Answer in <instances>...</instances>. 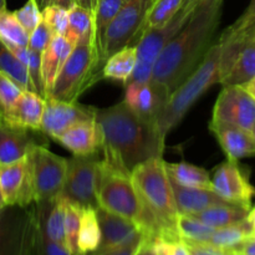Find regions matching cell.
<instances>
[{
	"instance_id": "cell-1",
	"label": "cell",
	"mask_w": 255,
	"mask_h": 255,
	"mask_svg": "<svg viewBox=\"0 0 255 255\" xmlns=\"http://www.w3.org/2000/svg\"><path fill=\"white\" fill-rule=\"evenodd\" d=\"M223 0H206L167 42L157 59L151 81L168 97L201 65L214 44Z\"/></svg>"
},
{
	"instance_id": "cell-2",
	"label": "cell",
	"mask_w": 255,
	"mask_h": 255,
	"mask_svg": "<svg viewBox=\"0 0 255 255\" xmlns=\"http://www.w3.org/2000/svg\"><path fill=\"white\" fill-rule=\"evenodd\" d=\"M96 121L102 129V159L131 174L138 164L163 157L166 137L157 124L134 114L124 101L107 109H97Z\"/></svg>"
},
{
	"instance_id": "cell-3",
	"label": "cell",
	"mask_w": 255,
	"mask_h": 255,
	"mask_svg": "<svg viewBox=\"0 0 255 255\" xmlns=\"http://www.w3.org/2000/svg\"><path fill=\"white\" fill-rule=\"evenodd\" d=\"M134 189L144 207L142 231L148 238H179L178 211L163 157L151 158L131 172Z\"/></svg>"
},
{
	"instance_id": "cell-4",
	"label": "cell",
	"mask_w": 255,
	"mask_h": 255,
	"mask_svg": "<svg viewBox=\"0 0 255 255\" xmlns=\"http://www.w3.org/2000/svg\"><path fill=\"white\" fill-rule=\"evenodd\" d=\"M221 81V45L214 41L198 67L174 90L157 117L159 132L167 137L197 100Z\"/></svg>"
},
{
	"instance_id": "cell-5",
	"label": "cell",
	"mask_w": 255,
	"mask_h": 255,
	"mask_svg": "<svg viewBox=\"0 0 255 255\" xmlns=\"http://www.w3.org/2000/svg\"><path fill=\"white\" fill-rule=\"evenodd\" d=\"M97 207L131 219L141 228L144 207L132 183L131 174L115 168L102 158L97 187Z\"/></svg>"
},
{
	"instance_id": "cell-6",
	"label": "cell",
	"mask_w": 255,
	"mask_h": 255,
	"mask_svg": "<svg viewBox=\"0 0 255 255\" xmlns=\"http://www.w3.org/2000/svg\"><path fill=\"white\" fill-rule=\"evenodd\" d=\"M101 77L95 47L92 45H77L65 61L46 97L76 102L80 95Z\"/></svg>"
},
{
	"instance_id": "cell-7",
	"label": "cell",
	"mask_w": 255,
	"mask_h": 255,
	"mask_svg": "<svg viewBox=\"0 0 255 255\" xmlns=\"http://www.w3.org/2000/svg\"><path fill=\"white\" fill-rule=\"evenodd\" d=\"M101 158L99 153H95L90 156H74L67 159L66 178L60 196L82 208H97Z\"/></svg>"
},
{
	"instance_id": "cell-8",
	"label": "cell",
	"mask_w": 255,
	"mask_h": 255,
	"mask_svg": "<svg viewBox=\"0 0 255 255\" xmlns=\"http://www.w3.org/2000/svg\"><path fill=\"white\" fill-rule=\"evenodd\" d=\"M32 168L35 203L51 202L61 194L67 159L52 153L45 144H34L27 152Z\"/></svg>"
},
{
	"instance_id": "cell-9",
	"label": "cell",
	"mask_w": 255,
	"mask_h": 255,
	"mask_svg": "<svg viewBox=\"0 0 255 255\" xmlns=\"http://www.w3.org/2000/svg\"><path fill=\"white\" fill-rule=\"evenodd\" d=\"M191 14H186L179 10L173 19L164 26L158 29L144 30L136 41V66L128 82L143 84L151 80L153 66L161 55L162 50L173 35L183 26Z\"/></svg>"
},
{
	"instance_id": "cell-10",
	"label": "cell",
	"mask_w": 255,
	"mask_h": 255,
	"mask_svg": "<svg viewBox=\"0 0 255 255\" xmlns=\"http://www.w3.org/2000/svg\"><path fill=\"white\" fill-rule=\"evenodd\" d=\"M154 0H127L114 21L110 25L106 35L105 59L126 46H134L143 25L144 17Z\"/></svg>"
},
{
	"instance_id": "cell-11",
	"label": "cell",
	"mask_w": 255,
	"mask_h": 255,
	"mask_svg": "<svg viewBox=\"0 0 255 255\" xmlns=\"http://www.w3.org/2000/svg\"><path fill=\"white\" fill-rule=\"evenodd\" d=\"M211 188L223 201L246 209L252 208L255 187L249 178V171L239 161H224L211 174Z\"/></svg>"
},
{
	"instance_id": "cell-12",
	"label": "cell",
	"mask_w": 255,
	"mask_h": 255,
	"mask_svg": "<svg viewBox=\"0 0 255 255\" xmlns=\"http://www.w3.org/2000/svg\"><path fill=\"white\" fill-rule=\"evenodd\" d=\"M212 121L251 131L255 124V100L243 86H226L213 109Z\"/></svg>"
},
{
	"instance_id": "cell-13",
	"label": "cell",
	"mask_w": 255,
	"mask_h": 255,
	"mask_svg": "<svg viewBox=\"0 0 255 255\" xmlns=\"http://www.w3.org/2000/svg\"><path fill=\"white\" fill-rule=\"evenodd\" d=\"M0 188L6 206L27 208L35 203L32 168L27 154L11 163L0 164Z\"/></svg>"
},
{
	"instance_id": "cell-14",
	"label": "cell",
	"mask_w": 255,
	"mask_h": 255,
	"mask_svg": "<svg viewBox=\"0 0 255 255\" xmlns=\"http://www.w3.org/2000/svg\"><path fill=\"white\" fill-rule=\"evenodd\" d=\"M96 111L95 107L85 106L77 101L65 102L46 97L40 131L56 141L57 137L72 125L96 119Z\"/></svg>"
},
{
	"instance_id": "cell-15",
	"label": "cell",
	"mask_w": 255,
	"mask_h": 255,
	"mask_svg": "<svg viewBox=\"0 0 255 255\" xmlns=\"http://www.w3.org/2000/svg\"><path fill=\"white\" fill-rule=\"evenodd\" d=\"M168 100V95L157 84L148 82L125 84L124 102L142 119L157 124V117Z\"/></svg>"
},
{
	"instance_id": "cell-16",
	"label": "cell",
	"mask_w": 255,
	"mask_h": 255,
	"mask_svg": "<svg viewBox=\"0 0 255 255\" xmlns=\"http://www.w3.org/2000/svg\"><path fill=\"white\" fill-rule=\"evenodd\" d=\"M96 213L101 229V243L97 251L116 248L147 237L138 224L131 219L117 216L100 207L96 208Z\"/></svg>"
},
{
	"instance_id": "cell-17",
	"label": "cell",
	"mask_w": 255,
	"mask_h": 255,
	"mask_svg": "<svg viewBox=\"0 0 255 255\" xmlns=\"http://www.w3.org/2000/svg\"><path fill=\"white\" fill-rule=\"evenodd\" d=\"M37 132L14 126L2 119L0 114V164L11 163L25 157L34 144H45L44 137H37Z\"/></svg>"
},
{
	"instance_id": "cell-18",
	"label": "cell",
	"mask_w": 255,
	"mask_h": 255,
	"mask_svg": "<svg viewBox=\"0 0 255 255\" xmlns=\"http://www.w3.org/2000/svg\"><path fill=\"white\" fill-rule=\"evenodd\" d=\"M56 141L74 156H90L101 152L104 136L101 126L95 119L72 125Z\"/></svg>"
},
{
	"instance_id": "cell-19",
	"label": "cell",
	"mask_w": 255,
	"mask_h": 255,
	"mask_svg": "<svg viewBox=\"0 0 255 255\" xmlns=\"http://www.w3.org/2000/svg\"><path fill=\"white\" fill-rule=\"evenodd\" d=\"M44 106V97L34 91L24 90L12 106L0 114L5 121L14 126L31 129V131H40Z\"/></svg>"
},
{
	"instance_id": "cell-20",
	"label": "cell",
	"mask_w": 255,
	"mask_h": 255,
	"mask_svg": "<svg viewBox=\"0 0 255 255\" xmlns=\"http://www.w3.org/2000/svg\"><path fill=\"white\" fill-rule=\"evenodd\" d=\"M209 129L216 136L229 161H239L246 157L255 156V144L249 131L214 121L209 122Z\"/></svg>"
},
{
	"instance_id": "cell-21",
	"label": "cell",
	"mask_w": 255,
	"mask_h": 255,
	"mask_svg": "<svg viewBox=\"0 0 255 255\" xmlns=\"http://www.w3.org/2000/svg\"><path fill=\"white\" fill-rule=\"evenodd\" d=\"M172 191H173L174 201L177 204V211L179 214H194L204 211L212 206L222 203H228L223 201L218 194L214 193L212 189L203 188H188V187H182L179 184L174 183L171 178Z\"/></svg>"
},
{
	"instance_id": "cell-22",
	"label": "cell",
	"mask_w": 255,
	"mask_h": 255,
	"mask_svg": "<svg viewBox=\"0 0 255 255\" xmlns=\"http://www.w3.org/2000/svg\"><path fill=\"white\" fill-rule=\"evenodd\" d=\"M126 1L127 0H97L96 2L94 10V47L99 59L100 71H102V67L106 62L105 49L107 30Z\"/></svg>"
},
{
	"instance_id": "cell-23",
	"label": "cell",
	"mask_w": 255,
	"mask_h": 255,
	"mask_svg": "<svg viewBox=\"0 0 255 255\" xmlns=\"http://www.w3.org/2000/svg\"><path fill=\"white\" fill-rule=\"evenodd\" d=\"M72 49L74 46L64 36L57 35L52 37L50 44L41 52V76L46 96Z\"/></svg>"
},
{
	"instance_id": "cell-24",
	"label": "cell",
	"mask_w": 255,
	"mask_h": 255,
	"mask_svg": "<svg viewBox=\"0 0 255 255\" xmlns=\"http://www.w3.org/2000/svg\"><path fill=\"white\" fill-rule=\"evenodd\" d=\"M40 239H41V228H40L37 208L36 206L31 208L27 207L21 232L5 255H41Z\"/></svg>"
},
{
	"instance_id": "cell-25",
	"label": "cell",
	"mask_w": 255,
	"mask_h": 255,
	"mask_svg": "<svg viewBox=\"0 0 255 255\" xmlns=\"http://www.w3.org/2000/svg\"><path fill=\"white\" fill-rule=\"evenodd\" d=\"M253 77H255V31L237 55L231 69L219 84L223 87L243 86Z\"/></svg>"
},
{
	"instance_id": "cell-26",
	"label": "cell",
	"mask_w": 255,
	"mask_h": 255,
	"mask_svg": "<svg viewBox=\"0 0 255 255\" xmlns=\"http://www.w3.org/2000/svg\"><path fill=\"white\" fill-rule=\"evenodd\" d=\"M64 37L72 45L94 46V12L79 5L69 9V22Z\"/></svg>"
},
{
	"instance_id": "cell-27",
	"label": "cell",
	"mask_w": 255,
	"mask_h": 255,
	"mask_svg": "<svg viewBox=\"0 0 255 255\" xmlns=\"http://www.w3.org/2000/svg\"><path fill=\"white\" fill-rule=\"evenodd\" d=\"M136 46H126L107 57L102 67V79L127 84L136 66Z\"/></svg>"
},
{
	"instance_id": "cell-28",
	"label": "cell",
	"mask_w": 255,
	"mask_h": 255,
	"mask_svg": "<svg viewBox=\"0 0 255 255\" xmlns=\"http://www.w3.org/2000/svg\"><path fill=\"white\" fill-rule=\"evenodd\" d=\"M249 209L231 203H222L212 206L199 213L194 214L197 219L214 229L233 226L246 221Z\"/></svg>"
},
{
	"instance_id": "cell-29",
	"label": "cell",
	"mask_w": 255,
	"mask_h": 255,
	"mask_svg": "<svg viewBox=\"0 0 255 255\" xmlns=\"http://www.w3.org/2000/svg\"><path fill=\"white\" fill-rule=\"evenodd\" d=\"M101 243V229L96 208L85 207L81 209L79 236H77V251L79 255H89L99 249Z\"/></svg>"
},
{
	"instance_id": "cell-30",
	"label": "cell",
	"mask_w": 255,
	"mask_h": 255,
	"mask_svg": "<svg viewBox=\"0 0 255 255\" xmlns=\"http://www.w3.org/2000/svg\"><path fill=\"white\" fill-rule=\"evenodd\" d=\"M166 169L169 178L174 183L188 188H211V173L202 167L194 166L188 162H179V163H167Z\"/></svg>"
},
{
	"instance_id": "cell-31",
	"label": "cell",
	"mask_w": 255,
	"mask_h": 255,
	"mask_svg": "<svg viewBox=\"0 0 255 255\" xmlns=\"http://www.w3.org/2000/svg\"><path fill=\"white\" fill-rule=\"evenodd\" d=\"M26 208L6 206L0 211V255H5L19 237Z\"/></svg>"
},
{
	"instance_id": "cell-32",
	"label": "cell",
	"mask_w": 255,
	"mask_h": 255,
	"mask_svg": "<svg viewBox=\"0 0 255 255\" xmlns=\"http://www.w3.org/2000/svg\"><path fill=\"white\" fill-rule=\"evenodd\" d=\"M252 234L254 233L252 231L251 226H249L248 221L246 219L241 223L216 229L208 243L221 249H224V251L232 252L238 248Z\"/></svg>"
},
{
	"instance_id": "cell-33",
	"label": "cell",
	"mask_w": 255,
	"mask_h": 255,
	"mask_svg": "<svg viewBox=\"0 0 255 255\" xmlns=\"http://www.w3.org/2000/svg\"><path fill=\"white\" fill-rule=\"evenodd\" d=\"M182 5H183V0H154L144 17L139 36L144 30L158 29L168 24L173 19L174 15L181 10Z\"/></svg>"
},
{
	"instance_id": "cell-34",
	"label": "cell",
	"mask_w": 255,
	"mask_h": 255,
	"mask_svg": "<svg viewBox=\"0 0 255 255\" xmlns=\"http://www.w3.org/2000/svg\"><path fill=\"white\" fill-rule=\"evenodd\" d=\"M176 227L179 238L186 243H208L216 231L189 214H178Z\"/></svg>"
},
{
	"instance_id": "cell-35",
	"label": "cell",
	"mask_w": 255,
	"mask_h": 255,
	"mask_svg": "<svg viewBox=\"0 0 255 255\" xmlns=\"http://www.w3.org/2000/svg\"><path fill=\"white\" fill-rule=\"evenodd\" d=\"M0 71L14 80L22 90L34 91L27 69L12 55L1 39H0Z\"/></svg>"
},
{
	"instance_id": "cell-36",
	"label": "cell",
	"mask_w": 255,
	"mask_h": 255,
	"mask_svg": "<svg viewBox=\"0 0 255 255\" xmlns=\"http://www.w3.org/2000/svg\"><path fill=\"white\" fill-rule=\"evenodd\" d=\"M0 39L5 45L27 47L29 45V34L15 16L14 11L2 10L0 12Z\"/></svg>"
},
{
	"instance_id": "cell-37",
	"label": "cell",
	"mask_w": 255,
	"mask_h": 255,
	"mask_svg": "<svg viewBox=\"0 0 255 255\" xmlns=\"http://www.w3.org/2000/svg\"><path fill=\"white\" fill-rule=\"evenodd\" d=\"M82 207L66 201L65 211V243L72 255H79L77 251V236H79L80 218Z\"/></svg>"
},
{
	"instance_id": "cell-38",
	"label": "cell",
	"mask_w": 255,
	"mask_h": 255,
	"mask_svg": "<svg viewBox=\"0 0 255 255\" xmlns=\"http://www.w3.org/2000/svg\"><path fill=\"white\" fill-rule=\"evenodd\" d=\"M42 21L50 27L55 36H64L69 22V9L61 6H47L41 10Z\"/></svg>"
},
{
	"instance_id": "cell-39",
	"label": "cell",
	"mask_w": 255,
	"mask_h": 255,
	"mask_svg": "<svg viewBox=\"0 0 255 255\" xmlns=\"http://www.w3.org/2000/svg\"><path fill=\"white\" fill-rule=\"evenodd\" d=\"M15 16L19 20L21 26L24 27L27 34H31L35 27L41 22V10L37 6L36 0H27L26 4L19 10L14 11Z\"/></svg>"
},
{
	"instance_id": "cell-40",
	"label": "cell",
	"mask_w": 255,
	"mask_h": 255,
	"mask_svg": "<svg viewBox=\"0 0 255 255\" xmlns=\"http://www.w3.org/2000/svg\"><path fill=\"white\" fill-rule=\"evenodd\" d=\"M22 91L24 90L14 80L0 71V112L9 110Z\"/></svg>"
},
{
	"instance_id": "cell-41",
	"label": "cell",
	"mask_w": 255,
	"mask_h": 255,
	"mask_svg": "<svg viewBox=\"0 0 255 255\" xmlns=\"http://www.w3.org/2000/svg\"><path fill=\"white\" fill-rule=\"evenodd\" d=\"M29 65H27V74H29L30 81H31L32 90L40 95L41 97L46 99V91H45L44 82L41 76V52L32 51L29 49Z\"/></svg>"
},
{
	"instance_id": "cell-42",
	"label": "cell",
	"mask_w": 255,
	"mask_h": 255,
	"mask_svg": "<svg viewBox=\"0 0 255 255\" xmlns=\"http://www.w3.org/2000/svg\"><path fill=\"white\" fill-rule=\"evenodd\" d=\"M157 255H189L188 247L181 238H149Z\"/></svg>"
},
{
	"instance_id": "cell-43",
	"label": "cell",
	"mask_w": 255,
	"mask_h": 255,
	"mask_svg": "<svg viewBox=\"0 0 255 255\" xmlns=\"http://www.w3.org/2000/svg\"><path fill=\"white\" fill-rule=\"evenodd\" d=\"M54 36V32L41 20V22L29 35V45H27V47L30 50H32V51L42 52L45 47L50 44V41H51Z\"/></svg>"
},
{
	"instance_id": "cell-44",
	"label": "cell",
	"mask_w": 255,
	"mask_h": 255,
	"mask_svg": "<svg viewBox=\"0 0 255 255\" xmlns=\"http://www.w3.org/2000/svg\"><path fill=\"white\" fill-rule=\"evenodd\" d=\"M186 243V242H184ZM189 255H234L231 251L214 247L209 243H186Z\"/></svg>"
},
{
	"instance_id": "cell-45",
	"label": "cell",
	"mask_w": 255,
	"mask_h": 255,
	"mask_svg": "<svg viewBox=\"0 0 255 255\" xmlns=\"http://www.w3.org/2000/svg\"><path fill=\"white\" fill-rule=\"evenodd\" d=\"M40 253L41 255H72L65 244L57 243L42 236L40 239Z\"/></svg>"
},
{
	"instance_id": "cell-46",
	"label": "cell",
	"mask_w": 255,
	"mask_h": 255,
	"mask_svg": "<svg viewBox=\"0 0 255 255\" xmlns=\"http://www.w3.org/2000/svg\"><path fill=\"white\" fill-rule=\"evenodd\" d=\"M144 239L132 242V243L125 244V246H121V247H116V248L105 249V251H96L89 255H134L136 254V252L138 251L139 247H141V244L143 243Z\"/></svg>"
},
{
	"instance_id": "cell-47",
	"label": "cell",
	"mask_w": 255,
	"mask_h": 255,
	"mask_svg": "<svg viewBox=\"0 0 255 255\" xmlns=\"http://www.w3.org/2000/svg\"><path fill=\"white\" fill-rule=\"evenodd\" d=\"M234 255H255V234H252L237 249L232 251Z\"/></svg>"
},
{
	"instance_id": "cell-48",
	"label": "cell",
	"mask_w": 255,
	"mask_h": 255,
	"mask_svg": "<svg viewBox=\"0 0 255 255\" xmlns=\"http://www.w3.org/2000/svg\"><path fill=\"white\" fill-rule=\"evenodd\" d=\"M7 49L12 52L15 57L24 65L25 67H27L29 65V47H22V46H15V45H6Z\"/></svg>"
},
{
	"instance_id": "cell-49",
	"label": "cell",
	"mask_w": 255,
	"mask_h": 255,
	"mask_svg": "<svg viewBox=\"0 0 255 255\" xmlns=\"http://www.w3.org/2000/svg\"><path fill=\"white\" fill-rule=\"evenodd\" d=\"M36 2L40 10L47 6H61L65 9H70L72 5H75L74 0H36Z\"/></svg>"
},
{
	"instance_id": "cell-50",
	"label": "cell",
	"mask_w": 255,
	"mask_h": 255,
	"mask_svg": "<svg viewBox=\"0 0 255 255\" xmlns=\"http://www.w3.org/2000/svg\"><path fill=\"white\" fill-rule=\"evenodd\" d=\"M134 255H157L156 251H154L153 243H152L151 239L147 237L143 241V243L141 244V247L138 248V251L136 252Z\"/></svg>"
},
{
	"instance_id": "cell-51",
	"label": "cell",
	"mask_w": 255,
	"mask_h": 255,
	"mask_svg": "<svg viewBox=\"0 0 255 255\" xmlns=\"http://www.w3.org/2000/svg\"><path fill=\"white\" fill-rule=\"evenodd\" d=\"M204 1L206 0H183V5H182L181 10H183L186 14H192Z\"/></svg>"
},
{
	"instance_id": "cell-52",
	"label": "cell",
	"mask_w": 255,
	"mask_h": 255,
	"mask_svg": "<svg viewBox=\"0 0 255 255\" xmlns=\"http://www.w3.org/2000/svg\"><path fill=\"white\" fill-rule=\"evenodd\" d=\"M74 2H75V5H79V6L85 7V9H87V10H90V11L94 12L97 0H74Z\"/></svg>"
},
{
	"instance_id": "cell-53",
	"label": "cell",
	"mask_w": 255,
	"mask_h": 255,
	"mask_svg": "<svg viewBox=\"0 0 255 255\" xmlns=\"http://www.w3.org/2000/svg\"><path fill=\"white\" fill-rule=\"evenodd\" d=\"M243 15H246V16L249 17V19L255 20V0H251V2H249L246 11L243 12Z\"/></svg>"
},
{
	"instance_id": "cell-54",
	"label": "cell",
	"mask_w": 255,
	"mask_h": 255,
	"mask_svg": "<svg viewBox=\"0 0 255 255\" xmlns=\"http://www.w3.org/2000/svg\"><path fill=\"white\" fill-rule=\"evenodd\" d=\"M247 221H248L249 226H251L252 231L255 234V206L248 211V216H247Z\"/></svg>"
},
{
	"instance_id": "cell-55",
	"label": "cell",
	"mask_w": 255,
	"mask_h": 255,
	"mask_svg": "<svg viewBox=\"0 0 255 255\" xmlns=\"http://www.w3.org/2000/svg\"><path fill=\"white\" fill-rule=\"evenodd\" d=\"M243 87L247 90V92H248V94L255 100V77H253L251 81L247 82L246 85H243Z\"/></svg>"
},
{
	"instance_id": "cell-56",
	"label": "cell",
	"mask_w": 255,
	"mask_h": 255,
	"mask_svg": "<svg viewBox=\"0 0 255 255\" xmlns=\"http://www.w3.org/2000/svg\"><path fill=\"white\" fill-rule=\"evenodd\" d=\"M5 207H6V203H5V201H4V197H2V192H1V188H0V211H1V209H4Z\"/></svg>"
},
{
	"instance_id": "cell-57",
	"label": "cell",
	"mask_w": 255,
	"mask_h": 255,
	"mask_svg": "<svg viewBox=\"0 0 255 255\" xmlns=\"http://www.w3.org/2000/svg\"><path fill=\"white\" fill-rule=\"evenodd\" d=\"M6 9V0H0V12Z\"/></svg>"
},
{
	"instance_id": "cell-58",
	"label": "cell",
	"mask_w": 255,
	"mask_h": 255,
	"mask_svg": "<svg viewBox=\"0 0 255 255\" xmlns=\"http://www.w3.org/2000/svg\"><path fill=\"white\" fill-rule=\"evenodd\" d=\"M249 132H251L252 139H253V142H254V144H255V124L253 125V127H252V129Z\"/></svg>"
}]
</instances>
